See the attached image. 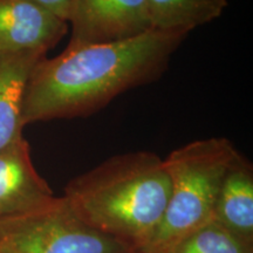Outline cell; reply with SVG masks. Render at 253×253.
Here are the masks:
<instances>
[{"label": "cell", "mask_w": 253, "mask_h": 253, "mask_svg": "<svg viewBox=\"0 0 253 253\" xmlns=\"http://www.w3.org/2000/svg\"><path fill=\"white\" fill-rule=\"evenodd\" d=\"M169 194L163 158L150 151H132L109 157L74 177L62 197L84 224L138 253L160 226Z\"/></svg>", "instance_id": "cell-2"}, {"label": "cell", "mask_w": 253, "mask_h": 253, "mask_svg": "<svg viewBox=\"0 0 253 253\" xmlns=\"http://www.w3.org/2000/svg\"><path fill=\"white\" fill-rule=\"evenodd\" d=\"M67 47L134 39L154 31L148 0H72Z\"/></svg>", "instance_id": "cell-5"}, {"label": "cell", "mask_w": 253, "mask_h": 253, "mask_svg": "<svg viewBox=\"0 0 253 253\" xmlns=\"http://www.w3.org/2000/svg\"><path fill=\"white\" fill-rule=\"evenodd\" d=\"M238 150L226 137H209L177 148L163 164L169 201L160 226L138 253H168L212 220L221 182Z\"/></svg>", "instance_id": "cell-3"}, {"label": "cell", "mask_w": 253, "mask_h": 253, "mask_svg": "<svg viewBox=\"0 0 253 253\" xmlns=\"http://www.w3.org/2000/svg\"><path fill=\"white\" fill-rule=\"evenodd\" d=\"M68 23L32 0H0V53L54 48Z\"/></svg>", "instance_id": "cell-6"}, {"label": "cell", "mask_w": 253, "mask_h": 253, "mask_svg": "<svg viewBox=\"0 0 253 253\" xmlns=\"http://www.w3.org/2000/svg\"><path fill=\"white\" fill-rule=\"evenodd\" d=\"M168 253H253V245L211 220Z\"/></svg>", "instance_id": "cell-11"}, {"label": "cell", "mask_w": 253, "mask_h": 253, "mask_svg": "<svg viewBox=\"0 0 253 253\" xmlns=\"http://www.w3.org/2000/svg\"><path fill=\"white\" fill-rule=\"evenodd\" d=\"M212 220L253 245V167L239 151L221 182Z\"/></svg>", "instance_id": "cell-8"}, {"label": "cell", "mask_w": 253, "mask_h": 253, "mask_svg": "<svg viewBox=\"0 0 253 253\" xmlns=\"http://www.w3.org/2000/svg\"><path fill=\"white\" fill-rule=\"evenodd\" d=\"M0 253H136L121 240L84 224L66 199L0 216Z\"/></svg>", "instance_id": "cell-4"}, {"label": "cell", "mask_w": 253, "mask_h": 253, "mask_svg": "<svg viewBox=\"0 0 253 253\" xmlns=\"http://www.w3.org/2000/svg\"><path fill=\"white\" fill-rule=\"evenodd\" d=\"M185 37L151 31L119 42L66 47L52 59L43 56L25 90L24 126L90 115L118 95L157 80Z\"/></svg>", "instance_id": "cell-1"}, {"label": "cell", "mask_w": 253, "mask_h": 253, "mask_svg": "<svg viewBox=\"0 0 253 253\" xmlns=\"http://www.w3.org/2000/svg\"><path fill=\"white\" fill-rule=\"evenodd\" d=\"M32 1L67 21L72 0H32Z\"/></svg>", "instance_id": "cell-12"}, {"label": "cell", "mask_w": 253, "mask_h": 253, "mask_svg": "<svg viewBox=\"0 0 253 253\" xmlns=\"http://www.w3.org/2000/svg\"><path fill=\"white\" fill-rule=\"evenodd\" d=\"M54 192L39 175L24 136L0 149V216H9L42 207Z\"/></svg>", "instance_id": "cell-7"}, {"label": "cell", "mask_w": 253, "mask_h": 253, "mask_svg": "<svg viewBox=\"0 0 253 253\" xmlns=\"http://www.w3.org/2000/svg\"><path fill=\"white\" fill-rule=\"evenodd\" d=\"M43 52L0 53V149L23 137V103L32 69Z\"/></svg>", "instance_id": "cell-9"}, {"label": "cell", "mask_w": 253, "mask_h": 253, "mask_svg": "<svg viewBox=\"0 0 253 253\" xmlns=\"http://www.w3.org/2000/svg\"><path fill=\"white\" fill-rule=\"evenodd\" d=\"M227 5V0H148L154 31L184 36L221 17Z\"/></svg>", "instance_id": "cell-10"}]
</instances>
